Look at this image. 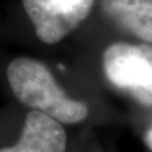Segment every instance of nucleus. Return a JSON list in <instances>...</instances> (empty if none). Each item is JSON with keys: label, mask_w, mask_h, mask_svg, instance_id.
Returning <instances> with one entry per match:
<instances>
[{"label": "nucleus", "mask_w": 152, "mask_h": 152, "mask_svg": "<svg viewBox=\"0 0 152 152\" xmlns=\"http://www.w3.org/2000/svg\"><path fill=\"white\" fill-rule=\"evenodd\" d=\"M66 133L59 121L33 109L26 116L19 141L0 152H64Z\"/></svg>", "instance_id": "obj_4"}, {"label": "nucleus", "mask_w": 152, "mask_h": 152, "mask_svg": "<svg viewBox=\"0 0 152 152\" xmlns=\"http://www.w3.org/2000/svg\"><path fill=\"white\" fill-rule=\"evenodd\" d=\"M7 78L20 103L60 123L73 124L87 117V105L68 97L48 66L39 61L31 58L14 59L7 68Z\"/></svg>", "instance_id": "obj_1"}, {"label": "nucleus", "mask_w": 152, "mask_h": 152, "mask_svg": "<svg viewBox=\"0 0 152 152\" xmlns=\"http://www.w3.org/2000/svg\"><path fill=\"white\" fill-rule=\"evenodd\" d=\"M145 142H147L148 147L152 150V127L145 134Z\"/></svg>", "instance_id": "obj_6"}, {"label": "nucleus", "mask_w": 152, "mask_h": 152, "mask_svg": "<svg viewBox=\"0 0 152 152\" xmlns=\"http://www.w3.org/2000/svg\"><path fill=\"white\" fill-rule=\"evenodd\" d=\"M23 5L37 37L56 44L87 18L94 0H23Z\"/></svg>", "instance_id": "obj_3"}, {"label": "nucleus", "mask_w": 152, "mask_h": 152, "mask_svg": "<svg viewBox=\"0 0 152 152\" xmlns=\"http://www.w3.org/2000/svg\"><path fill=\"white\" fill-rule=\"evenodd\" d=\"M102 9L126 32L152 43V0H102Z\"/></svg>", "instance_id": "obj_5"}, {"label": "nucleus", "mask_w": 152, "mask_h": 152, "mask_svg": "<svg viewBox=\"0 0 152 152\" xmlns=\"http://www.w3.org/2000/svg\"><path fill=\"white\" fill-rule=\"evenodd\" d=\"M105 75L115 87L131 94L139 103L152 106V46L112 44L103 55Z\"/></svg>", "instance_id": "obj_2"}]
</instances>
